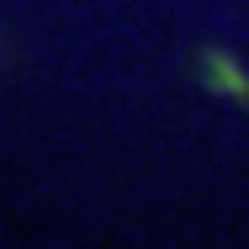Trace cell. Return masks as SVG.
I'll use <instances>...</instances> for the list:
<instances>
[{
    "instance_id": "obj_1",
    "label": "cell",
    "mask_w": 249,
    "mask_h": 249,
    "mask_svg": "<svg viewBox=\"0 0 249 249\" xmlns=\"http://www.w3.org/2000/svg\"><path fill=\"white\" fill-rule=\"evenodd\" d=\"M191 74H196L217 101H233V106H244V111H249V74L239 69V58H233V53L201 48L196 58H191Z\"/></svg>"
}]
</instances>
